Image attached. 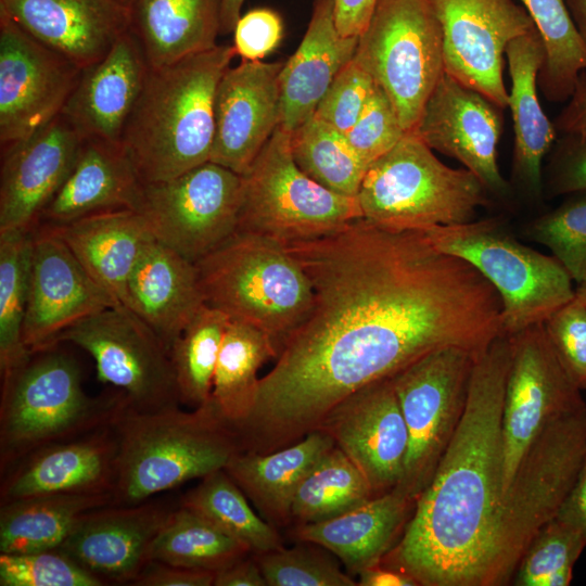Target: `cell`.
Returning a JSON list of instances; mask_svg holds the SVG:
<instances>
[{
  "label": "cell",
  "instance_id": "cell-1",
  "mask_svg": "<svg viewBox=\"0 0 586 586\" xmlns=\"http://www.w3.org/2000/svg\"><path fill=\"white\" fill-rule=\"evenodd\" d=\"M285 247L306 272L314 304L259 379L249 415L233 426L242 450L292 445L362 386L440 348L479 357L504 333L493 285L421 231L360 218Z\"/></svg>",
  "mask_w": 586,
  "mask_h": 586
},
{
  "label": "cell",
  "instance_id": "cell-2",
  "mask_svg": "<svg viewBox=\"0 0 586 586\" xmlns=\"http://www.w3.org/2000/svg\"><path fill=\"white\" fill-rule=\"evenodd\" d=\"M511 339L476 358L462 419L405 528L380 564L418 586H483L501 498V417Z\"/></svg>",
  "mask_w": 586,
  "mask_h": 586
},
{
  "label": "cell",
  "instance_id": "cell-3",
  "mask_svg": "<svg viewBox=\"0 0 586 586\" xmlns=\"http://www.w3.org/2000/svg\"><path fill=\"white\" fill-rule=\"evenodd\" d=\"M237 55L214 48L150 68L122 145L143 183L173 179L211 160L218 84Z\"/></svg>",
  "mask_w": 586,
  "mask_h": 586
},
{
  "label": "cell",
  "instance_id": "cell-4",
  "mask_svg": "<svg viewBox=\"0 0 586 586\" xmlns=\"http://www.w3.org/2000/svg\"><path fill=\"white\" fill-rule=\"evenodd\" d=\"M59 346L29 351L1 372V474L42 447L113 424L128 405L118 390L89 396L76 359Z\"/></svg>",
  "mask_w": 586,
  "mask_h": 586
},
{
  "label": "cell",
  "instance_id": "cell-5",
  "mask_svg": "<svg viewBox=\"0 0 586 586\" xmlns=\"http://www.w3.org/2000/svg\"><path fill=\"white\" fill-rule=\"evenodd\" d=\"M118 438L113 505H135L225 469L241 451L232 426L211 402L184 411L128 407L114 422Z\"/></svg>",
  "mask_w": 586,
  "mask_h": 586
},
{
  "label": "cell",
  "instance_id": "cell-6",
  "mask_svg": "<svg viewBox=\"0 0 586 586\" xmlns=\"http://www.w3.org/2000/svg\"><path fill=\"white\" fill-rule=\"evenodd\" d=\"M194 264L205 304L265 333L277 356L313 308L306 272L270 238L235 231Z\"/></svg>",
  "mask_w": 586,
  "mask_h": 586
},
{
  "label": "cell",
  "instance_id": "cell-7",
  "mask_svg": "<svg viewBox=\"0 0 586 586\" xmlns=\"http://www.w3.org/2000/svg\"><path fill=\"white\" fill-rule=\"evenodd\" d=\"M356 198L365 220L411 231L470 222L492 203L476 175L444 164L415 131L369 165Z\"/></svg>",
  "mask_w": 586,
  "mask_h": 586
},
{
  "label": "cell",
  "instance_id": "cell-8",
  "mask_svg": "<svg viewBox=\"0 0 586 586\" xmlns=\"http://www.w3.org/2000/svg\"><path fill=\"white\" fill-rule=\"evenodd\" d=\"M586 457V404L534 438L500 498L483 586H505L537 532L556 518Z\"/></svg>",
  "mask_w": 586,
  "mask_h": 586
},
{
  "label": "cell",
  "instance_id": "cell-9",
  "mask_svg": "<svg viewBox=\"0 0 586 586\" xmlns=\"http://www.w3.org/2000/svg\"><path fill=\"white\" fill-rule=\"evenodd\" d=\"M421 232L436 250L462 258L493 285L505 334L544 323L575 297L574 281L562 264L521 243L500 217Z\"/></svg>",
  "mask_w": 586,
  "mask_h": 586
},
{
  "label": "cell",
  "instance_id": "cell-10",
  "mask_svg": "<svg viewBox=\"0 0 586 586\" xmlns=\"http://www.w3.org/2000/svg\"><path fill=\"white\" fill-rule=\"evenodd\" d=\"M360 218L357 198L335 193L300 169L290 133L280 126L242 176L237 231L288 245L328 235Z\"/></svg>",
  "mask_w": 586,
  "mask_h": 586
},
{
  "label": "cell",
  "instance_id": "cell-11",
  "mask_svg": "<svg viewBox=\"0 0 586 586\" xmlns=\"http://www.w3.org/2000/svg\"><path fill=\"white\" fill-rule=\"evenodd\" d=\"M388 97L406 132L445 73L443 33L429 0H378L354 54Z\"/></svg>",
  "mask_w": 586,
  "mask_h": 586
},
{
  "label": "cell",
  "instance_id": "cell-12",
  "mask_svg": "<svg viewBox=\"0 0 586 586\" xmlns=\"http://www.w3.org/2000/svg\"><path fill=\"white\" fill-rule=\"evenodd\" d=\"M476 358L463 348L444 347L392 377L409 435L395 488L413 501L431 482L462 419Z\"/></svg>",
  "mask_w": 586,
  "mask_h": 586
},
{
  "label": "cell",
  "instance_id": "cell-13",
  "mask_svg": "<svg viewBox=\"0 0 586 586\" xmlns=\"http://www.w3.org/2000/svg\"><path fill=\"white\" fill-rule=\"evenodd\" d=\"M72 343L94 360L98 380L115 386L137 411L179 406L169 351L130 308L110 306L64 330L55 344Z\"/></svg>",
  "mask_w": 586,
  "mask_h": 586
},
{
  "label": "cell",
  "instance_id": "cell-14",
  "mask_svg": "<svg viewBox=\"0 0 586 586\" xmlns=\"http://www.w3.org/2000/svg\"><path fill=\"white\" fill-rule=\"evenodd\" d=\"M241 200L242 176L208 161L143 183L136 211L154 240L196 263L238 230Z\"/></svg>",
  "mask_w": 586,
  "mask_h": 586
},
{
  "label": "cell",
  "instance_id": "cell-15",
  "mask_svg": "<svg viewBox=\"0 0 586 586\" xmlns=\"http://www.w3.org/2000/svg\"><path fill=\"white\" fill-rule=\"evenodd\" d=\"M510 339L511 358L501 417V496L525 451L546 424L585 404L581 390L560 364L544 323L531 326Z\"/></svg>",
  "mask_w": 586,
  "mask_h": 586
},
{
  "label": "cell",
  "instance_id": "cell-16",
  "mask_svg": "<svg viewBox=\"0 0 586 586\" xmlns=\"http://www.w3.org/2000/svg\"><path fill=\"white\" fill-rule=\"evenodd\" d=\"M442 28L445 72L505 110L507 46L536 29L514 0H429Z\"/></svg>",
  "mask_w": 586,
  "mask_h": 586
},
{
  "label": "cell",
  "instance_id": "cell-17",
  "mask_svg": "<svg viewBox=\"0 0 586 586\" xmlns=\"http://www.w3.org/2000/svg\"><path fill=\"white\" fill-rule=\"evenodd\" d=\"M81 69L0 13V144L26 139L62 113Z\"/></svg>",
  "mask_w": 586,
  "mask_h": 586
},
{
  "label": "cell",
  "instance_id": "cell-18",
  "mask_svg": "<svg viewBox=\"0 0 586 586\" xmlns=\"http://www.w3.org/2000/svg\"><path fill=\"white\" fill-rule=\"evenodd\" d=\"M502 109L446 72L428 98L415 132L433 151L460 162L476 175L492 198L512 195L497 164L504 129Z\"/></svg>",
  "mask_w": 586,
  "mask_h": 586
},
{
  "label": "cell",
  "instance_id": "cell-19",
  "mask_svg": "<svg viewBox=\"0 0 586 586\" xmlns=\"http://www.w3.org/2000/svg\"><path fill=\"white\" fill-rule=\"evenodd\" d=\"M318 430L328 433L359 469L375 497L398 485L409 435L392 377L345 397L329 411Z\"/></svg>",
  "mask_w": 586,
  "mask_h": 586
},
{
  "label": "cell",
  "instance_id": "cell-20",
  "mask_svg": "<svg viewBox=\"0 0 586 586\" xmlns=\"http://www.w3.org/2000/svg\"><path fill=\"white\" fill-rule=\"evenodd\" d=\"M114 305L52 227L37 225L31 229L23 324V342L29 351L54 345L68 327Z\"/></svg>",
  "mask_w": 586,
  "mask_h": 586
},
{
  "label": "cell",
  "instance_id": "cell-21",
  "mask_svg": "<svg viewBox=\"0 0 586 586\" xmlns=\"http://www.w3.org/2000/svg\"><path fill=\"white\" fill-rule=\"evenodd\" d=\"M282 62L243 61L229 67L215 97L211 162L240 176L251 167L281 118Z\"/></svg>",
  "mask_w": 586,
  "mask_h": 586
},
{
  "label": "cell",
  "instance_id": "cell-22",
  "mask_svg": "<svg viewBox=\"0 0 586 586\" xmlns=\"http://www.w3.org/2000/svg\"><path fill=\"white\" fill-rule=\"evenodd\" d=\"M174 509L148 500L94 508L80 517L58 548L105 585H132Z\"/></svg>",
  "mask_w": 586,
  "mask_h": 586
},
{
  "label": "cell",
  "instance_id": "cell-23",
  "mask_svg": "<svg viewBox=\"0 0 586 586\" xmlns=\"http://www.w3.org/2000/svg\"><path fill=\"white\" fill-rule=\"evenodd\" d=\"M82 140L60 114L28 138L1 148L0 231L37 225L69 174Z\"/></svg>",
  "mask_w": 586,
  "mask_h": 586
},
{
  "label": "cell",
  "instance_id": "cell-24",
  "mask_svg": "<svg viewBox=\"0 0 586 586\" xmlns=\"http://www.w3.org/2000/svg\"><path fill=\"white\" fill-rule=\"evenodd\" d=\"M117 458L114 423L48 445L1 474L0 502L53 494L113 495Z\"/></svg>",
  "mask_w": 586,
  "mask_h": 586
},
{
  "label": "cell",
  "instance_id": "cell-25",
  "mask_svg": "<svg viewBox=\"0 0 586 586\" xmlns=\"http://www.w3.org/2000/svg\"><path fill=\"white\" fill-rule=\"evenodd\" d=\"M149 69L139 41L126 31L106 55L81 69L61 114L84 139L122 144Z\"/></svg>",
  "mask_w": 586,
  "mask_h": 586
},
{
  "label": "cell",
  "instance_id": "cell-26",
  "mask_svg": "<svg viewBox=\"0 0 586 586\" xmlns=\"http://www.w3.org/2000/svg\"><path fill=\"white\" fill-rule=\"evenodd\" d=\"M0 13L80 68L129 30V9L117 0H0Z\"/></svg>",
  "mask_w": 586,
  "mask_h": 586
},
{
  "label": "cell",
  "instance_id": "cell-27",
  "mask_svg": "<svg viewBox=\"0 0 586 586\" xmlns=\"http://www.w3.org/2000/svg\"><path fill=\"white\" fill-rule=\"evenodd\" d=\"M142 188L143 182L122 144L84 139L69 174L37 225L55 227L100 212L136 211Z\"/></svg>",
  "mask_w": 586,
  "mask_h": 586
},
{
  "label": "cell",
  "instance_id": "cell-28",
  "mask_svg": "<svg viewBox=\"0 0 586 586\" xmlns=\"http://www.w3.org/2000/svg\"><path fill=\"white\" fill-rule=\"evenodd\" d=\"M544 56L536 29L513 39L506 48L511 79L508 106L514 130L511 179L513 187L531 201L544 195L543 161L558 135L537 95V76Z\"/></svg>",
  "mask_w": 586,
  "mask_h": 586
},
{
  "label": "cell",
  "instance_id": "cell-29",
  "mask_svg": "<svg viewBox=\"0 0 586 586\" xmlns=\"http://www.w3.org/2000/svg\"><path fill=\"white\" fill-rule=\"evenodd\" d=\"M127 293V307L168 351L205 304L195 264L154 239L140 255Z\"/></svg>",
  "mask_w": 586,
  "mask_h": 586
},
{
  "label": "cell",
  "instance_id": "cell-30",
  "mask_svg": "<svg viewBox=\"0 0 586 586\" xmlns=\"http://www.w3.org/2000/svg\"><path fill=\"white\" fill-rule=\"evenodd\" d=\"M358 37L342 36L333 0H314L306 33L280 72V127L291 133L315 114L337 73L354 58Z\"/></svg>",
  "mask_w": 586,
  "mask_h": 586
},
{
  "label": "cell",
  "instance_id": "cell-31",
  "mask_svg": "<svg viewBox=\"0 0 586 586\" xmlns=\"http://www.w3.org/2000/svg\"><path fill=\"white\" fill-rule=\"evenodd\" d=\"M415 501L394 488L337 517L294 524L291 536L333 553L353 574L379 564L400 537Z\"/></svg>",
  "mask_w": 586,
  "mask_h": 586
},
{
  "label": "cell",
  "instance_id": "cell-32",
  "mask_svg": "<svg viewBox=\"0 0 586 586\" xmlns=\"http://www.w3.org/2000/svg\"><path fill=\"white\" fill-rule=\"evenodd\" d=\"M50 227L64 240L91 279L117 305L127 307L128 280L153 239L141 214L120 208Z\"/></svg>",
  "mask_w": 586,
  "mask_h": 586
},
{
  "label": "cell",
  "instance_id": "cell-33",
  "mask_svg": "<svg viewBox=\"0 0 586 586\" xmlns=\"http://www.w3.org/2000/svg\"><path fill=\"white\" fill-rule=\"evenodd\" d=\"M335 446L321 430L270 453L239 451L225 471L276 528L292 525V504L296 491L318 460Z\"/></svg>",
  "mask_w": 586,
  "mask_h": 586
},
{
  "label": "cell",
  "instance_id": "cell-34",
  "mask_svg": "<svg viewBox=\"0 0 586 586\" xmlns=\"http://www.w3.org/2000/svg\"><path fill=\"white\" fill-rule=\"evenodd\" d=\"M129 30L150 68L170 65L217 46L220 0H133Z\"/></svg>",
  "mask_w": 586,
  "mask_h": 586
},
{
  "label": "cell",
  "instance_id": "cell-35",
  "mask_svg": "<svg viewBox=\"0 0 586 586\" xmlns=\"http://www.w3.org/2000/svg\"><path fill=\"white\" fill-rule=\"evenodd\" d=\"M110 493L53 494L0 506V553L34 552L61 546L86 512L113 505Z\"/></svg>",
  "mask_w": 586,
  "mask_h": 586
},
{
  "label": "cell",
  "instance_id": "cell-36",
  "mask_svg": "<svg viewBox=\"0 0 586 586\" xmlns=\"http://www.w3.org/2000/svg\"><path fill=\"white\" fill-rule=\"evenodd\" d=\"M276 357L277 352L265 333L230 320L214 372L212 402L231 426L249 415L258 387L257 372L265 361Z\"/></svg>",
  "mask_w": 586,
  "mask_h": 586
},
{
  "label": "cell",
  "instance_id": "cell-37",
  "mask_svg": "<svg viewBox=\"0 0 586 586\" xmlns=\"http://www.w3.org/2000/svg\"><path fill=\"white\" fill-rule=\"evenodd\" d=\"M531 16L544 46V62L537 85L550 102L571 98L586 71V44L565 0H520Z\"/></svg>",
  "mask_w": 586,
  "mask_h": 586
},
{
  "label": "cell",
  "instance_id": "cell-38",
  "mask_svg": "<svg viewBox=\"0 0 586 586\" xmlns=\"http://www.w3.org/2000/svg\"><path fill=\"white\" fill-rule=\"evenodd\" d=\"M251 553L207 519L178 505L155 537L149 562L217 573Z\"/></svg>",
  "mask_w": 586,
  "mask_h": 586
},
{
  "label": "cell",
  "instance_id": "cell-39",
  "mask_svg": "<svg viewBox=\"0 0 586 586\" xmlns=\"http://www.w3.org/2000/svg\"><path fill=\"white\" fill-rule=\"evenodd\" d=\"M178 505L204 517L252 553L283 547L278 528L253 510L245 494L224 469L201 479Z\"/></svg>",
  "mask_w": 586,
  "mask_h": 586
},
{
  "label": "cell",
  "instance_id": "cell-40",
  "mask_svg": "<svg viewBox=\"0 0 586 586\" xmlns=\"http://www.w3.org/2000/svg\"><path fill=\"white\" fill-rule=\"evenodd\" d=\"M375 497L359 469L336 446L301 482L292 504V524L324 521Z\"/></svg>",
  "mask_w": 586,
  "mask_h": 586
},
{
  "label": "cell",
  "instance_id": "cell-41",
  "mask_svg": "<svg viewBox=\"0 0 586 586\" xmlns=\"http://www.w3.org/2000/svg\"><path fill=\"white\" fill-rule=\"evenodd\" d=\"M294 162L322 187L357 196L368 166L345 135L315 115L290 133Z\"/></svg>",
  "mask_w": 586,
  "mask_h": 586
},
{
  "label": "cell",
  "instance_id": "cell-42",
  "mask_svg": "<svg viewBox=\"0 0 586 586\" xmlns=\"http://www.w3.org/2000/svg\"><path fill=\"white\" fill-rule=\"evenodd\" d=\"M230 319L204 304L173 343L169 355L181 404L200 407L211 402L214 372Z\"/></svg>",
  "mask_w": 586,
  "mask_h": 586
},
{
  "label": "cell",
  "instance_id": "cell-43",
  "mask_svg": "<svg viewBox=\"0 0 586 586\" xmlns=\"http://www.w3.org/2000/svg\"><path fill=\"white\" fill-rule=\"evenodd\" d=\"M31 253V229L0 231V370L23 360V342Z\"/></svg>",
  "mask_w": 586,
  "mask_h": 586
},
{
  "label": "cell",
  "instance_id": "cell-44",
  "mask_svg": "<svg viewBox=\"0 0 586 586\" xmlns=\"http://www.w3.org/2000/svg\"><path fill=\"white\" fill-rule=\"evenodd\" d=\"M586 539L573 527L552 519L525 549L511 579L514 586H568Z\"/></svg>",
  "mask_w": 586,
  "mask_h": 586
},
{
  "label": "cell",
  "instance_id": "cell-45",
  "mask_svg": "<svg viewBox=\"0 0 586 586\" xmlns=\"http://www.w3.org/2000/svg\"><path fill=\"white\" fill-rule=\"evenodd\" d=\"M524 235L548 247L578 284L586 275V191L569 194L559 206L534 218Z\"/></svg>",
  "mask_w": 586,
  "mask_h": 586
},
{
  "label": "cell",
  "instance_id": "cell-46",
  "mask_svg": "<svg viewBox=\"0 0 586 586\" xmlns=\"http://www.w3.org/2000/svg\"><path fill=\"white\" fill-rule=\"evenodd\" d=\"M292 548L284 546L253 553L267 586H356L337 561L319 549L318 545L298 542Z\"/></svg>",
  "mask_w": 586,
  "mask_h": 586
},
{
  "label": "cell",
  "instance_id": "cell-47",
  "mask_svg": "<svg viewBox=\"0 0 586 586\" xmlns=\"http://www.w3.org/2000/svg\"><path fill=\"white\" fill-rule=\"evenodd\" d=\"M1 586H103L59 548L34 552L0 553Z\"/></svg>",
  "mask_w": 586,
  "mask_h": 586
},
{
  "label": "cell",
  "instance_id": "cell-48",
  "mask_svg": "<svg viewBox=\"0 0 586 586\" xmlns=\"http://www.w3.org/2000/svg\"><path fill=\"white\" fill-rule=\"evenodd\" d=\"M405 133L388 97L377 85L359 118L345 137L369 167L396 145Z\"/></svg>",
  "mask_w": 586,
  "mask_h": 586
},
{
  "label": "cell",
  "instance_id": "cell-49",
  "mask_svg": "<svg viewBox=\"0 0 586 586\" xmlns=\"http://www.w3.org/2000/svg\"><path fill=\"white\" fill-rule=\"evenodd\" d=\"M375 86L372 77L352 59L330 84L314 115L345 135L359 118Z\"/></svg>",
  "mask_w": 586,
  "mask_h": 586
},
{
  "label": "cell",
  "instance_id": "cell-50",
  "mask_svg": "<svg viewBox=\"0 0 586 586\" xmlns=\"http://www.w3.org/2000/svg\"><path fill=\"white\" fill-rule=\"evenodd\" d=\"M544 327L555 353L573 383L586 388V305L576 297L556 310Z\"/></svg>",
  "mask_w": 586,
  "mask_h": 586
},
{
  "label": "cell",
  "instance_id": "cell-51",
  "mask_svg": "<svg viewBox=\"0 0 586 586\" xmlns=\"http://www.w3.org/2000/svg\"><path fill=\"white\" fill-rule=\"evenodd\" d=\"M581 191H586V137L561 135L543 169V194L551 198Z\"/></svg>",
  "mask_w": 586,
  "mask_h": 586
},
{
  "label": "cell",
  "instance_id": "cell-52",
  "mask_svg": "<svg viewBox=\"0 0 586 586\" xmlns=\"http://www.w3.org/2000/svg\"><path fill=\"white\" fill-rule=\"evenodd\" d=\"M283 24L270 9L258 8L240 16L233 30V47L243 61H262L280 43Z\"/></svg>",
  "mask_w": 586,
  "mask_h": 586
},
{
  "label": "cell",
  "instance_id": "cell-53",
  "mask_svg": "<svg viewBox=\"0 0 586 586\" xmlns=\"http://www.w3.org/2000/svg\"><path fill=\"white\" fill-rule=\"evenodd\" d=\"M215 573L150 561L132 583L135 586H212Z\"/></svg>",
  "mask_w": 586,
  "mask_h": 586
},
{
  "label": "cell",
  "instance_id": "cell-54",
  "mask_svg": "<svg viewBox=\"0 0 586 586\" xmlns=\"http://www.w3.org/2000/svg\"><path fill=\"white\" fill-rule=\"evenodd\" d=\"M378 0H333L334 22L344 37H359Z\"/></svg>",
  "mask_w": 586,
  "mask_h": 586
},
{
  "label": "cell",
  "instance_id": "cell-55",
  "mask_svg": "<svg viewBox=\"0 0 586 586\" xmlns=\"http://www.w3.org/2000/svg\"><path fill=\"white\" fill-rule=\"evenodd\" d=\"M556 519L576 530L586 539V457Z\"/></svg>",
  "mask_w": 586,
  "mask_h": 586
},
{
  "label": "cell",
  "instance_id": "cell-56",
  "mask_svg": "<svg viewBox=\"0 0 586 586\" xmlns=\"http://www.w3.org/2000/svg\"><path fill=\"white\" fill-rule=\"evenodd\" d=\"M569 103L553 122L557 132L586 137V79L581 75Z\"/></svg>",
  "mask_w": 586,
  "mask_h": 586
},
{
  "label": "cell",
  "instance_id": "cell-57",
  "mask_svg": "<svg viewBox=\"0 0 586 586\" xmlns=\"http://www.w3.org/2000/svg\"><path fill=\"white\" fill-rule=\"evenodd\" d=\"M214 586H267L253 553L215 573Z\"/></svg>",
  "mask_w": 586,
  "mask_h": 586
},
{
  "label": "cell",
  "instance_id": "cell-58",
  "mask_svg": "<svg viewBox=\"0 0 586 586\" xmlns=\"http://www.w3.org/2000/svg\"><path fill=\"white\" fill-rule=\"evenodd\" d=\"M357 575L359 586H418L409 575L380 563L361 570Z\"/></svg>",
  "mask_w": 586,
  "mask_h": 586
},
{
  "label": "cell",
  "instance_id": "cell-59",
  "mask_svg": "<svg viewBox=\"0 0 586 586\" xmlns=\"http://www.w3.org/2000/svg\"><path fill=\"white\" fill-rule=\"evenodd\" d=\"M245 0H220V34L233 33Z\"/></svg>",
  "mask_w": 586,
  "mask_h": 586
},
{
  "label": "cell",
  "instance_id": "cell-60",
  "mask_svg": "<svg viewBox=\"0 0 586 586\" xmlns=\"http://www.w3.org/2000/svg\"><path fill=\"white\" fill-rule=\"evenodd\" d=\"M572 20L586 44V0H565Z\"/></svg>",
  "mask_w": 586,
  "mask_h": 586
},
{
  "label": "cell",
  "instance_id": "cell-61",
  "mask_svg": "<svg viewBox=\"0 0 586 586\" xmlns=\"http://www.w3.org/2000/svg\"><path fill=\"white\" fill-rule=\"evenodd\" d=\"M575 297L584 305H586V275L583 280L578 284H576Z\"/></svg>",
  "mask_w": 586,
  "mask_h": 586
},
{
  "label": "cell",
  "instance_id": "cell-62",
  "mask_svg": "<svg viewBox=\"0 0 586 586\" xmlns=\"http://www.w3.org/2000/svg\"><path fill=\"white\" fill-rule=\"evenodd\" d=\"M117 1L120 2L123 5H125L126 8L129 9V7H130V4H131V2H132L133 0H117Z\"/></svg>",
  "mask_w": 586,
  "mask_h": 586
}]
</instances>
